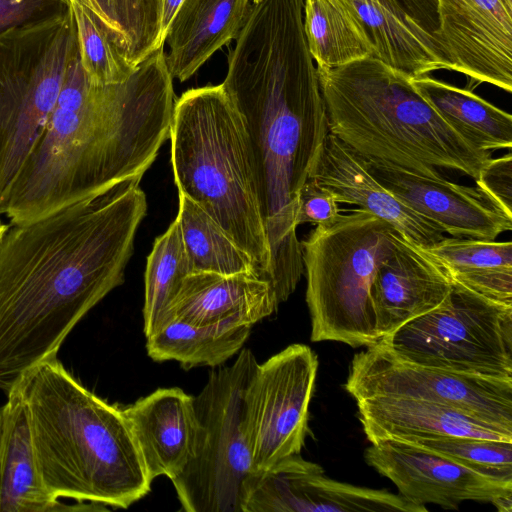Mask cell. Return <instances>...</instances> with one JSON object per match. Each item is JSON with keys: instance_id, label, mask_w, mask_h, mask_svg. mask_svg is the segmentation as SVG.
I'll return each instance as SVG.
<instances>
[{"instance_id": "obj_23", "label": "cell", "mask_w": 512, "mask_h": 512, "mask_svg": "<svg viewBox=\"0 0 512 512\" xmlns=\"http://www.w3.org/2000/svg\"><path fill=\"white\" fill-rule=\"evenodd\" d=\"M249 8V0H184L166 37V63L172 78L187 81L236 39Z\"/></svg>"}, {"instance_id": "obj_22", "label": "cell", "mask_w": 512, "mask_h": 512, "mask_svg": "<svg viewBox=\"0 0 512 512\" xmlns=\"http://www.w3.org/2000/svg\"><path fill=\"white\" fill-rule=\"evenodd\" d=\"M1 406L0 512L97 511L94 503L64 504L46 488L38 470L22 395L17 386Z\"/></svg>"}, {"instance_id": "obj_4", "label": "cell", "mask_w": 512, "mask_h": 512, "mask_svg": "<svg viewBox=\"0 0 512 512\" xmlns=\"http://www.w3.org/2000/svg\"><path fill=\"white\" fill-rule=\"evenodd\" d=\"M41 478L57 499L128 508L150 491L122 408L83 386L56 358L16 385Z\"/></svg>"}, {"instance_id": "obj_31", "label": "cell", "mask_w": 512, "mask_h": 512, "mask_svg": "<svg viewBox=\"0 0 512 512\" xmlns=\"http://www.w3.org/2000/svg\"><path fill=\"white\" fill-rule=\"evenodd\" d=\"M193 272L176 219L159 236L147 258L143 331L150 335L164 318L183 279Z\"/></svg>"}, {"instance_id": "obj_32", "label": "cell", "mask_w": 512, "mask_h": 512, "mask_svg": "<svg viewBox=\"0 0 512 512\" xmlns=\"http://www.w3.org/2000/svg\"><path fill=\"white\" fill-rule=\"evenodd\" d=\"M411 443L499 481L512 483V441L475 437H435Z\"/></svg>"}, {"instance_id": "obj_40", "label": "cell", "mask_w": 512, "mask_h": 512, "mask_svg": "<svg viewBox=\"0 0 512 512\" xmlns=\"http://www.w3.org/2000/svg\"><path fill=\"white\" fill-rule=\"evenodd\" d=\"M8 228H9V225L3 223V221L0 218V240L3 237V235L5 234V232L8 230Z\"/></svg>"}, {"instance_id": "obj_15", "label": "cell", "mask_w": 512, "mask_h": 512, "mask_svg": "<svg viewBox=\"0 0 512 512\" xmlns=\"http://www.w3.org/2000/svg\"><path fill=\"white\" fill-rule=\"evenodd\" d=\"M434 33L452 70L512 91V0H436Z\"/></svg>"}, {"instance_id": "obj_7", "label": "cell", "mask_w": 512, "mask_h": 512, "mask_svg": "<svg viewBox=\"0 0 512 512\" xmlns=\"http://www.w3.org/2000/svg\"><path fill=\"white\" fill-rule=\"evenodd\" d=\"M398 232L357 209L319 224L301 243L311 341L353 348L379 343L370 302L375 273Z\"/></svg>"}, {"instance_id": "obj_41", "label": "cell", "mask_w": 512, "mask_h": 512, "mask_svg": "<svg viewBox=\"0 0 512 512\" xmlns=\"http://www.w3.org/2000/svg\"><path fill=\"white\" fill-rule=\"evenodd\" d=\"M251 1H252L253 4H259V3H261L264 0H251Z\"/></svg>"}, {"instance_id": "obj_8", "label": "cell", "mask_w": 512, "mask_h": 512, "mask_svg": "<svg viewBox=\"0 0 512 512\" xmlns=\"http://www.w3.org/2000/svg\"><path fill=\"white\" fill-rule=\"evenodd\" d=\"M78 53L72 10L0 33V206L37 145Z\"/></svg>"}, {"instance_id": "obj_26", "label": "cell", "mask_w": 512, "mask_h": 512, "mask_svg": "<svg viewBox=\"0 0 512 512\" xmlns=\"http://www.w3.org/2000/svg\"><path fill=\"white\" fill-rule=\"evenodd\" d=\"M415 89L438 114L475 147L485 150L512 148V116L471 90L429 75L412 77Z\"/></svg>"}, {"instance_id": "obj_9", "label": "cell", "mask_w": 512, "mask_h": 512, "mask_svg": "<svg viewBox=\"0 0 512 512\" xmlns=\"http://www.w3.org/2000/svg\"><path fill=\"white\" fill-rule=\"evenodd\" d=\"M256 365L253 352L242 348L231 365L209 372L194 397L197 430L192 456L171 479L182 510L243 512L245 484L253 473L243 398Z\"/></svg>"}, {"instance_id": "obj_33", "label": "cell", "mask_w": 512, "mask_h": 512, "mask_svg": "<svg viewBox=\"0 0 512 512\" xmlns=\"http://www.w3.org/2000/svg\"><path fill=\"white\" fill-rule=\"evenodd\" d=\"M71 10L77 31L79 59L89 78L98 84L127 80L136 68L124 60L86 7L71 1Z\"/></svg>"}, {"instance_id": "obj_36", "label": "cell", "mask_w": 512, "mask_h": 512, "mask_svg": "<svg viewBox=\"0 0 512 512\" xmlns=\"http://www.w3.org/2000/svg\"><path fill=\"white\" fill-rule=\"evenodd\" d=\"M334 196L315 180L308 178L298 193L295 224L315 225L329 223L339 216Z\"/></svg>"}, {"instance_id": "obj_10", "label": "cell", "mask_w": 512, "mask_h": 512, "mask_svg": "<svg viewBox=\"0 0 512 512\" xmlns=\"http://www.w3.org/2000/svg\"><path fill=\"white\" fill-rule=\"evenodd\" d=\"M379 344L409 363L512 379V306L452 281L439 307L406 323Z\"/></svg>"}, {"instance_id": "obj_2", "label": "cell", "mask_w": 512, "mask_h": 512, "mask_svg": "<svg viewBox=\"0 0 512 512\" xmlns=\"http://www.w3.org/2000/svg\"><path fill=\"white\" fill-rule=\"evenodd\" d=\"M303 9L304 0L250 6L222 83L247 138L278 304L295 291L304 272L297 198L329 133Z\"/></svg>"}, {"instance_id": "obj_12", "label": "cell", "mask_w": 512, "mask_h": 512, "mask_svg": "<svg viewBox=\"0 0 512 512\" xmlns=\"http://www.w3.org/2000/svg\"><path fill=\"white\" fill-rule=\"evenodd\" d=\"M318 365L317 355L304 344H291L257 363L243 398L253 472L300 454Z\"/></svg>"}, {"instance_id": "obj_3", "label": "cell", "mask_w": 512, "mask_h": 512, "mask_svg": "<svg viewBox=\"0 0 512 512\" xmlns=\"http://www.w3.org/2000/svg\"><path fill=\"white\" fill-rule=\"evenodd\" d=\"M176 100L164 47L113 84L93 82L78 53L0 215L25 224L141 179L169 138Z\"/></svg>"}, {"instance_id": "obj_34", "label": "cell", "mask_w": 512, "mask_h": 512, "mask_svg": "<svg viewBox=\"0 0 512 512\" xmlns=\"http://www.w3.org/2000/svg\"><path fill=\"white\" fill-rule=\"evenodd\" d=\"M70 11V0H0V33L62 17Z\"/></svg>"}, {"instance_id": "obj_16", "label": "cell", "mask_w": 512, "mask_h": 512, "mask_svg": "<svg viewBox=\"0 0 512 512\" xmlns=\"http://www.w3.org/2000/svg\"><path fill=\"white\" fill-rule=\"evenodd\" d=\"M382 185L415 212L454 238L494 241L512 229L506 215L477 186L433 179L364 160Z\"/></svg>"}, {"instance_id": "obj_29", "label": "cell", "mask_w": 512, "mask_h": 512, "mask_svg": "<svg viewBox=\"0 0 512 512\" xmlns=\"http://www.w3.org/2000/svg\"><path fill=\"white\" fill-rule=\"evenodd\" d=\"M92 14L124 60L136 68L161 43L163 0H90Z\"/></svg>"}, {"instance_id": "obj_18", "label": "cell", "mask_w": 512, "mask_h": 512, "mask_svg": "<svg viewBox=\"0 0 512 512\" xmlns=\"http://www.w3.org/2000/svg\"><path fill=\"white\" fill-rule=\"evenodd\" d=\"M338 203L357 205L390 224L402 237L419 247L445 238L438 226L415 212L386 189L368 169L364 159L330 132L309 175Z\"/></svg>"}, {"instance_id": "obj_37", "label": "cell", "mask_w": 512, "mask_h": 512, "mask_svg": "<svg viewBox=\"0 0 512 512\" xmlns=\"http://www.w3.org/2000/svg\"><path fill=\"white\" fill-rule=\"evenodd\" d=\"M430 33L439 27L436 0H387Z\"/></svg>"}, {"instance_id": "obj_5", "label": "cell", "mask_w": 512, "mask_h": 512, "mask_svg": "<svg viewBox=\"0 0 512 512\" xmlns=\"http://www.w3.org/2000/svg\"><path fill=\"white\" fill-rule=\"evenodd\" d=\"M317 74L329 132L364 160L433 179L448 169L475 180L491 158L438 114L412 76L373 56Z\"/></svg>"}, {"instance_id": "obj_39", "label": "cell", "mask_w": 512, "mask_h": 512, "mask_svg": "<svg viewBox=\"0 0 512 512\" xmlns=\"http://www.w3.org/2000/svg\"><path fill=\"white\" fill-rule=\"evenodd\" d=\"M496 509L500 512H511L512 511V495H506L497 498L492 502Z\"/></svg>"}, {"instance_id": "obj_42", "label": "cell", "mask_w": 512, "mask_h": 512, "mask_svg": "<svg viewBox=\"0 0 512 512\" xmlns=\"http://www.w3.org/2000/svg\"><path fill=\"white\" fill-rule=\"evenodd\" d=\"M0 430H1V407H0Z\"/></svg>"}, {"instance_id": "obj_28", "label": "cell", "mask_w": 512, "mask_h": 512, "mask_svg": "<svg viewBox=\"0 0 512 512\" xmlns=\"http://www.w3.org/2000/svg\"><path fill=\"white\" fill-rule=\"evenodd\" d=\"M303 26L317 69L336 68L373 55L349 0H304Z\"/></svg>"}, {"instance_id": "obj_1", "label": "cell", "mask_w": 512, "mask_h": 512, "mask_svg": "<svg viewBox=\"0 0 512 512\" xmlns=\"http://www.w3.org/2000/svg\"><path fill=\"white\" fill-rule=\"evenodd\" d=\"M129 179L40 219L9 225L0 240V389L57 357L74 327L124 282L147 213Z\"/></svg>"}, {"instance_id": "obj_11", "label": "cell", "mask_w": 512, "mask_h": 512, "mask_svg": "<svg viewBox=\"0 0 512 512\" xmlns=\"http://www.w3.org/2000/svg\"><path fill=\"white\" fill-rule=\"evenodd\" d=\"M345 389L355 400L402 397L443 404L512 434V379L409 363L379 343L353 356Z\"/></svg>"}, {"instance_id": "obj_24", "label": "cell", "mask_w": 512, "mask_h": 512, "mask_svg": "<svg viewBox=\"0 0 512 512\" xmlns=\"http://www.w3.org/2000/svg\"><path fill=\"white\" fill-rule=\"evenodd\" d=\"M373 57L412 77L452 70L439 40L387 0H349Z\"/></svg>"}, {"instance_id": "obj_38", "label": "cell", "mask_w": 512, "mask_h": 512, "mask_svg": "<svg viewBox=\"0 0 512 512\" xmlns=\"http://www.w3.org/2000/svg\"><path fill=\"white\" fill-rule=\"evenodd\" d=\"M184 0H163L161 12V43L164 45L171 23Z\"/></svg>"}, {"instance_id": "obj_20", "label": "cell", "mask_w": 512, "mask_h": 512, "mask_svg": "<svg viewBox=\"0 0 512 512\" xmlns=\"http://www.w3.org/2000/svg\"><path fill=\"white\" fill-rule=\"evenodd\" d=\"M278 306L271 285L256 273L192 272L160 324L174 317L195 325L253 327Z\"/></svg>"}, {"instance_id": "obj_17", "label": "cell", "mask_w": 512, "mask_h": 512, "mask_svg": "<svg viewBox=\"0 0 512 512\" xmlns=\"http://www.w3.org/2000/svg\"><path fill=\"white\" fill-rule=\"evenodd\" d=\"M451 288L452 280L445 270L422 248L397 233L393 250L377 269L370 289L379 342L439 307Z\"/></svg>"}, {"instance_id": "obj_21", "label": "cell", "mask_w": 512, "mask_h": 512, "mask_svg": "<svg viewBox=\"0 0 512 512\" xmlns=\"http://www.w3.org/2000/svg\"><path fill=\"white\" fill-rule=\"evenodd\" d=\"M357 416L370 443L435 437L512 441L509 434L443 404L402 397L357 399Z\"/></svg>"}, {"instance_id": "obj_13", "label": "cell", "mask_w": 512, "mask_h": 512, "mask_svg": "<svg viewBox=\"0 0 512 512\" xmlns=\"http://www.w3.org/2000/svg\"><path fill=\"white\" fill-rule=\"evenodd\" d=\"M426 512L399 494L339 482L300 454L253 472L244 488L243 512Z\"/></svg>"}, {"instance_id": "obj_30", "label": "cell", "mask_w": 512, "mask_h": 512, "mask_svg": "<svg viewBox=\"0 0 512 512\" xmlns=\"http://www.w3.org/2000/svg\"><path fill=\"white\" fill-rule=\"evenodd\" d=\"M176 221L193 272L258 275L251 257L202 208L181 193Z\"/></svg>"}, {"instance_id": "obj_27", "label": "cell", "mask_w": 512, "mask_h": 512, "mask_svg": "<svg viewBox=\"0 0 512 512\" xmlns=\"http://www.w3.org/2000/svg\"><path fill=\"white\" fill-rule=\"evenodd\" d=\"M252 327L195 325L167 318L146 337L148 356L157 362L177 361L185 369L216 368L240 352Z\"/></svg>"}, {"instance_id": "obj_25", "label": "cell", "mask_w": 512, "mask_h": 512, "mask_svg": "<svg viewBox=\"0 0 512 512\" xmlns=\"http://www.w3.org/2000/svg\"><path fill=\"white\" fill-rule=\"evenodd\" d=\"M422 248L448 274L479 295L512 306V243L445 237Z\"/></svg>"}, {"instance_id": "obj_35", "label": "cell", "mask_w": 512, "mask_h": 512, "mask_svg": "<svg viewBox=\"0 0 512 512\" xmlns=\"http://www.w3.org/2000/svg\"><path fill=\"white\" fill-rule=\"evenodd\" d=\"M484 192L506 215L512 217V154L490 158L475 179Z\"/></svg>"}, {"instance_id": "obj_6", "label": "cell", "mask_w": 512, "mask_h": 512, "mask_svg": "<svg viewBox=\"0 0 512 512\" xmlns=\"http://www.w3.org/2000/svg\"><path fill=\"white\" fill-rule=\"evenodd\" d=\"M169 139L179 193L202 208L270 284L271 254L251 154L222 84L187 90L176 100Z\"/></svg>"}, {"instance_id": "obj_14", "label": "cell", "mask_w": 512, "mask_h": 512, "mask_svg": "<svg viewBox=\"0 0 512 512\" xmlns=\"http://www.w3.org/2000/svg\"><path fill=\"white\" fill-rule=\"evenodd\" d=\"M366 463L397 487L399 495L420 506L457 509L463 501L492 503L512 495V483L496 480L423 447L393 440L371 443Z\"/></svg>"}, {"instance_id": "obj_19", "label": "cell", "mask_w": 512, "mask_h": 512, "mask_svg": "<svg viewBox=\"0 0 512 512\" xmlns=\"http://www.w3.org/2000/svg\"><path fill=\"white\" fill-rule=\"evenodd\" d=\"M149 480L176 477L189 462L196 437L194 397L159 388L122 408Z\"/></svg>"}]
</instances>
